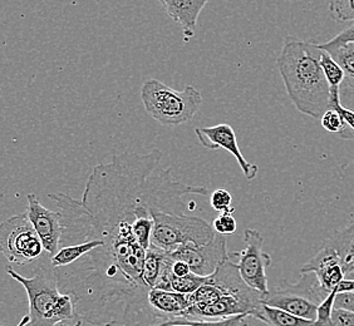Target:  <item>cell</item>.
<instances>
[{"mask_svg":"<svg viewBox=\"0 0 354 326\" xmlns=\"http://www.w3.org/2000/svg\"><path fill=\"white\" fill-rule=\"evenodd\" d=\"M161 160L160 150L122 152L93 167L80 200L62 192L48 195L62 215L61 247L102 241L75 264L55 269L59 291L71 296L83 323L149 326L156 319L143 282L152 212L186 215L184 196L209 192L178 181Z\"/></svg>","mask_w":354,"mask_h":326,"instance_id":"1","label":"cell"},{"mask_svg":"<svg viewBox=\"0 0 354 326\" xmlns=\"http://www.w3.org/2000/svg\"><path fill=\"white\" fill-rule=\"evenodd\" d=\"M319 44L288 37L277 66L286 93L300 113L322 118L329 109L330 89L320 67Z\"/></svg>","mask_w":354,"mask_h":326,"instance_id":"2","label":"cell"},{"mask_svg":"<svg viewBox=\"0 0 354 326\" xmlns=\"http://www.w3.org/2000/svg\"><path fill=\"white\" fill-rule=\"evenodd\" d=\"M6 271L27 291L30 318L27 326H82L71 296L58 289L55 269L47 253L35 266L32 278L18 274L12 266H7Z\"/></svg>","mask_w":354,"mask_h":326,"instance_id":"3","label":"cell"},{"mask_svg":"<svg viewBox=\"0 0 354 326\" xmlns=\"http://www.w3.org/2000/svg\"><path fill=\"white\" fill-rule=\"evenodd\" d=\"M141 99L146 112L162 126L190 122L203 103V95L194 86L176 90L157 79L143 83Z\"/></svg>","mask_w":354,"mask_h":326,"instance_id":"4","label":"cell"},{"mask_svg":"<svg viewBox=\"0 0 354 326\" xmlns=\"http://www.w3.org/2000/svg\"><path fill=\"white\" fill-rule=\"evenodd\" d=\"M152 220L151 245L166 253L175 251L183 245H207L216 235L212 224L196 216L153 211Z\"/></svg>","mask_w":354,"mask_h":326,"instance_id":"5","label":"cell"},{"mask_svg":"<svg viewBox=\"0 0 354 326\" xmlns=\"http://www.w3.org/2000/svg\"><path fill=\"white\" fill-rule=\"evenodd\" d=\"M328 295L314 274H301L299 281L295 284L283 281L272 290L269 289L263 304L314 323L317 309Z\"/></svg>","mask_w":354,"mask_h":326,"instance_id":"6","label":"cell"},{"mask_svg":"<svg viewBox=\"0 0 354 326\" xmlns=\"http://www.w3.org/2000/svg\"><path fill=\"white\" fill-rule=\"evenodd\" d=\"M0 252L10 264L19 266L38 262L46 255L41 238L26 212L0 224Z\"/></svg>","mask_w":354,"mask_h":326,"instance_id":"7","label":"cell"},{"mask_svg":"<svg viewBox=\"0 0 354 326\" xmlns=\"http://www.w3.org/2000/svg\"><path fill=\"white\" fill-rule=\"evenodd\" d=\"M245 249L236 253L239 272L241 279L252 290L259 291L264 298L269 294L266 270L272 265V256L263 250L264 238L258 230L246 229L244 231Z\"/></svg>","mask_w":354,"mask_h":326,"instance_id":"8","label":"cell"},{"mask_svg":"<svg viewBox=\"0 0 354 326\" xmlns=\"http://www.w3.org/2000/svg\"><path fill=\"white\" fill-rule=\"evenodd\" d=\"M169 255L175 261L187 264L191 272L203 278H209L216 271L218 266L232 258V253L227 251L224 236L218 233L207 245H183Z\"/></svg>","mask_w":354,"mask_h":326,"instance_id":"9","label":"cell"},{"mask_svg":"<svg viewBox=\"0 0 354 326\" xmlns=\"http://www.w3.org/2000/svg\"><path fill=\"white\" fill-rule=\"evenodd\" d=\"M27 201L28 220L41 238L46 253L49 258H53L61 247L62 215L59 212L48 210L41 204L35 193H28Z\"/></svg>","mask_w":354,"mask_h":326,"instance_id":"10","label":"cell"},{"mask_svg":"<svg viewBox=\"0 0 354 326\" xmlns=\"http://www.w3.org/2000/svg\"><path fill=\"white\" fill-rule=\"evenodd\" d=\"M195 135L198 137V142L207 150H225L232 153L238 161L240 169L243 171V175L246 180L252 181L258 176L259 166L250 163L245 157L243 156L240 147H239L236 133L230 124L221 123L212 127H204V128L195 129Z\"/></svg>","mask_w":354,"mask_h":326,"instance_id":"11","label":"cell"},{"mask_svg":"<svg viewBox=\"0 0 354 326\" xmlns=\"http://www.w3.org/2000/svg\"><path fill=\"white\" fill-rule=\"evenodd\" d=\"M147 300L151 309L162 323L169 320L185 319L190 307L189 295L176 291L151 289Z\"/></svg>","mask_w":354,"mask_h":326,"instance_id":"12","label":"cell"},{"mask_svg":"<svg viewBox=\"0 0 354 326\" xmlns=\"http://www.w3.org/2000/svg\"><path fill=\"white\" fill-rule=\"evenodd\" d=\"M161 6L165 8L167 15L180 24L183 28L184 39L186 43L190 41L195 35V29L198 26V17L203 12L207 1L200 0H161Z\"/></svg>","mask_w":354,"mask_h":326,"instance_id":"13","label":"cell"},{"mask_svg":"<svg viewBox=\"0 0 354 326\" xmlns=\"http://www.w3.org/2000/svg\"><path fill=\"white\" fill-rule=\"evenodd\" d=\"M324 244L338 252L342 260L344 275L347 276L354 270V222L344 230L326 240Z\"/></svg>","mask_w":354,"mask_h":326,"instance_id":"14","label":"cell"},{"mask_svg":"<svg viewBox=\"0 0 354 326\" xmlns=\"http://www.w3.org/2000/svg\"><path fill=\"white\" fill-rule=\"evenodd\" d=\"M319 48L322 50L327 52L328 55L339 64L346 75L344 82L354 86V43L339 44L329 41L319 44Z\"/></svg>","mask_w":354,"mask_h":326,"instance_id":"15","label":"cell"},{"mask_svg":"<svg viewBox=\"0 0 354 326\" xmlns=\"http://www.w3.org/2000/svg\"><path fill=\"white\" fill-rule=\"evenodd\" d=\"M100 246H102V241H98V240L64 246L58 250L53 258H50V265L53 269L72 265V264H75V261H78L80 258L84 256L86 253H88L89 251L95 250Z\"/></svg>","mask_w":354,"mask_h":326,"instance_id":"16","label":"cell"},{"mask_svg":"<svg viewBox=\"0 0 354 326\" xmlns=\"http://www.w3.org/2000/svg\"><path fill=\"white\" fill-rule=\"evenodd\" d=\"M167 256L169 253L157 249L153 245H151L146 252L145 266H143V282L150 290L156 287L157 281L160 278V274L162 271Z\"/></svg>","mask_w":354,"mask_h":326,"instance_id":"17","label":"cell"},{"mask_svg":"<svg viewBox=\"0 0 354 326\" xmlns=\"http://www.w3.org/2000/svg\"><path fill=\"white\" fill-rule=\"evenodd\" d=\"M255 319L263 321L268 326H314L313 321L300 319L295 315L286 313L279 309L263 304Z\"/></svg>","mask_w":354,"mask_h":326,"instance_id":"18","label":"cell"},{"mask_svg":"<svg viewBox=\"0 0 354 326\" xmlns=\"http://www.w3.org/2000/svg\"><path fill=\"white\" fill-rule=\"evenodd\" d=\"M335 264H342L338 252L332 249L330 246L324 244L319 251L317 252L313 258L308 261L307 264L301 266L300 272L301 274H315L322 269H326L328 266L335 265Z\"/></svg>","mask_w":354,"mask_h":326,"instance_id":"19","label":"cell"},{"mask_svg":"<svg viewBox=\"0 0 354 326\" xmlns=\"http://www.w3.org/2000/svg\"><path fill=\"white\" fill-rule=\"evenodd\" d=\"M320 67L324 73V77L327 79L330 90H339L342 83L346 79L344 72L342 70L339 64L334 61L327 52L322 50L320 53Z\"/></svg>","mask_w":354,"mask_h":326,"instance_id":"20","label":"cell"},{"mask_svg":"<svg viewBox=\"0 0 354 326\" xmlns=\"http://www.w3.org/2000/svg\"><path fill=\"white\" fill-rule=\"evenodd\" d=\"M314 275H315V278L318 280L319 285L328 294L335 290L342 281L346 279V275H344V271H343L342 264L328 266L326 269H322L319 271L315 272Z\"/></svg>","mask_w":354,"mask_h":326,"instance_id":"21","label":"cell"},{"mask_svg":"<svg viewBox=\"0 0 354 326\" xmlns=\"http://www.w3.org/2000/svg\"><path fill=\"white\" fill-rule=\"evenodd\" d=\"M205 281H206V278L195 275L194 272H190L189 275H186L184 278H176L171 274V290L180 292V294H185V295H191V294L196 291L198 287L204 284Z\"/></svg>","mask_w":354,"mask_h":326,"instance_id":"22","label":"cell"},{"mask_svg":"<svg viewBox=\"0 0 354 326\" xmlns=\"http://www.w3.org/2000/svg\"><path fill=\"white\" fill-rule=\"evenodd\" d=\"M329 14L337 23L354 21V0H332Z\"/></svg>","mask_w":354,"mask_h":326,"instance_id":"23","label":"cell"},{"mask_svg":"<svg viewBox=\"0 0 354 326\" xmlns=\"http://www.w3.org/2000/svg\"><path fill=\"white\" fill-rule=\"evenodd\" d=\"M323 128L330 133H339L342 137H347L348 126L335 109L329 108L320 118Z\"/></svg>","mask_w":354,"mask_h":326,"instance_id":"24","label":"cell"},{"mask_svg":"<svg viewBox=\"0 0 354 326\" xmlns=\"http://www.w3.org/2000/svg\"><path fill=\"white\" fill-rule=\"evenodd\" d=\"M338 292L333 290L329 292L323 303L317 309V319L314 321V326H333L332 316H333L334 304Z\"/></svg>","mask_w":354,"mask_h":326,"instance_id":"25","label":"cell"},{"mask_svg":"<svg viewBox=\"0 0 354 326\" xmlns=\"http://www.w3.org/2000/svg\"><path fill=\"white\" fill-rule=\"evenodd\" d=\"M210 204L214 210L221 212V213H225V212L234 213L235 212V209L232 207V193L224 189H218L212 192V196H210Z\"/></svg>","mask_w":354,"mask_h":326,"instance_id":"26","label":"cell"},{"mask_svg":"<svg viewBox=\"0 0 354 326\" xmlns=\"http://www.w3.org/2000/svg\"><path fill=\"white\" fill-rule=\"evenodd\" d=\"M234 213L225 212L220 216L214 220L212 222V229L218 235L225 236V235H232L238 230V221L232 216Z\"/></svg>","mask_w":354,"mask_h":326,"instance_id":"27","label":"cell"},{"mask_svg":"<svg viewBox=\"0 0 354 326\" xmlns=\"http://www.w3.org/2000/svg\"><path fill=\"white\" fill-rule=\"evenodd\" d=\"M329 108L335 109L341 115L344 122L347 123L348 128L352 129L354 135V111L342 106L339 101V90H330Z\"/></svg>","mask_w":354,"mask_h":326,"instance_id":"28","label":"cell"},{"mask_svg":"<svg viewBox=\"0 0 354 326\" xmlns=\"http://www.w3.org/2000/svg\"><path fill=\"white\" fill-rule=\"evenodd\" d=\"M332 321L333 326H354V313L334 307Z\"/></svg>","mask_w":354,"mask_h":326,"instance_id":"29","label":"cell"},{"mask_svg":"<svg viewBox=\"0 0 354 326\" xmlns=\"http://www.w3.org/2000/svg\"><path fill=\"white\" fill-rule=\"evenodd\" d=\"M339 101L342 106L354 111V86L343 82L339 88Z\"/></svg>","mask_w":354,"mask_h":326,"instance_id":"30","label":"cell"},{"mask_svg":"<svg viewBox=\"0 0 354 326\" xmlns=\"http://www.w3.org/2000/svg\"><path fill=\"white\" fill-rule=\"evenodd\" d=\"M334 307L354 313V294H338Z\"/></svg>","mask_w":354,"mask_h":326,"instance_id":"31","label":"cell"},{"mask_svg":"<svg viewBox=\"0 0 354 326\" xmlns=\"http://www.w3.org/2000/svg\"><path fill=\"white\" fill-rule=\"evenodd\" d=\"M332 41L334 43H339V44H344V43H354V24L351 27L346 28L344 30H342L339 35L334 37Z\"/></svg>","mask_w":354,"mask_h":326,"instance_id":"32","label":"cell"},{"mask_svg":"<svg viewBox=\"0 0 354 326\" xmlns=\"http://www.w3.org/2000/svg\"><path fill=\"white\" fill-rule=\"evenodd\" d=\"M190 267L187 264H185L183 261H175L172 264V275L176 278H184L186 275L190 274Z\"/></svg>","mask_w":354,"mask_h":326,"instance_id":"33","label":"cell"},{"mask_svg":"<svg viewBox=\"0 0 354 326\" xmlns=\"http://www.w3.org/2000/svg\"><path fill=\"white\" fill-rule=\"evenodd\" d=\"M166 324L167 326H195L192 325L190 323V320L189 319H174L169 320V321H166Z\"/></svg>","mask_w":354,"mask_h":326,"instance_id":"34","label":"cell"},{"mask_svg":"<svg viewBox=\"0 0 354 326\" xmlns=\"http://www.w3.org/2000/svg\"><path fill=\"white\" fill-rule=\"evenodd\" d=\"M29 320H30V318H29V315H26L23 319L21 320V323L18 324L17 326H27L28 323H29ZM1 326V325H0Z\"/></svg>","mask_w":354,"mask_h":326,"instance_id":"35","label":"cell"},{"mask_svg":"<svg viewBox=\"0 0 354 326\" xmlns=\"http://www.w3.org/2000/svg\"><path fill=\"white\" fill-rule=\"evenodd\" d=\"M155 326H167V324H166V323H162V324H157V325Z\"/></svg>","mask_w":354,"mask_h":326,"instance_id":"36","label":"cell"}]
</instances>
